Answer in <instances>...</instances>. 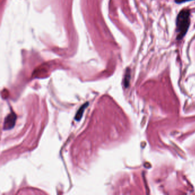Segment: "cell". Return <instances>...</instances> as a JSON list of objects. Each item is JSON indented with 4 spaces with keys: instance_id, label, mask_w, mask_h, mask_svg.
Returning <instances> with one entry per match:
<instances>
[{
    "instance_id": "obj_4",
    "label": "cell",
    "mask_w": 195,
    "mask_h": 195,
    "mask_svg": "<svg viewBox=\"0 0 195 195\" xmlns=\"http://www.w3.org/2000/svg\"><path fill=\"white\" fill-rule=\"evenodd\" d=\"M131 78V72L130 69H127V71L125 72V77H124V86L125 88H127L129 85V81Z\"/></svg>"
},
{
    "instance_id": "obj_3",
    "label": "cell",
    "mask_w": 195,
    "mask_h": 195,
    "mask_svg": "<svg viewBox=\"0 0 195 195\" xmlns=\"http://www.w3.org/2000/svg\"><path fill=\"white\" fill-rule=\"evenodd\" d=\"M89 105V103L87 102L86 103H85L84 104L82 105L81 107L80 108V109L78 110V111L77 112V114L75 116V120L77 121H79L81 119L82 117V115L84 114V112L85 111V110L86 109V108L88 107V106Z\"/></svg>"
},
{
    "instance_id": "obj_1",
    "label": "cell",
    "mask_w": 195,
    "mask_h": 195,
    "mask_svg": "<svg viewBox=\"0 0 195 195\" xmlns=\"http://www.w3.org/2000/svg\"><path fill=\"white\" fill-rule=\"evenodd\" d=\"M190 11L188 9H182L178 14L176 23L177 41L182 40L186 35L190 26Z\"/></svg>"
},
{
    "instance_id": "obj_2",
    "label": "cell",
    "mask_w": 195,
    "mask_h": 195,
    "mask_svg": "<svg viewBox=\"0 0 195 195\" xmlns=\"http://www.w3.org/2000/svg\"><path fill=\"white\" fill-rule=\"evenodd\" d=\"M17 120V116L14 112L9 114L5 118L4 123V130L7 131L12 129L14 127Z\"/></svg>"
},
{
    "instance_id": "obj_5",
    "label": "cell",
    "mask_w": 195,
    "mask_h": 195,
    "mask_svg": "<svg viewBox=\"0 0 195 195\" xmlns=\"http://www.w3.org/2000/svg\"><path fill=\"white\" fill-rule=\"evenodd\" d=\"M193 1V0H175V2L178 4H180L182 3L186 2H188V1Z\"/></svg>"
}]
</instances>
